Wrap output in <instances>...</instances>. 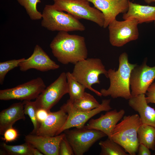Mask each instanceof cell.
<instances>
[{"mask_svg": "<svg viewBox=\"0 0 155 155\" xmlns=\"http://www.w3.org/2000/svg\"><path fill=\"white\" fill-rule=\"evenodd\" d=\"M30 150L32 155H44L37 149L35 148L30 145Z\"/></svg>", "mask_w": 155, "mask_h": 155, "instance_id": "obj_34", "label": "cell"}, {"mask_svg": "<svg viewBox=\"0 0 155 155\" xmlns=\"http://www.w3.org/2000/svg\"><path fill=\"white\" fill-rule=\"evenodd\" d=\"M139 23L134 19L119 21L116 19L108 26L109 40L113 46L120 47L127 43L137 40L139 37Z\"/></svg>", "mask_w": 155, "mask_h": 155, "instance_id": "obj_8", "label": "cell"}, {"mask_svg": "<svg viewBox=\"0 0 155 155\" xmlns=\"http://www.w3.org/2000/svg\"><path fill=\"white\" fill-rule=\"evenodd\" d=\"M146 63L145 60L141 65H137L131 72L130 85L132 97L145 94L155 79V66L150 67Z\"/></svg>", "mask_w": 155, "mask_h": 155, "instance_id": "obj_12", "label": "cell"}, {"mask_svg": "<svg viewBox=\"0 0 155 155\" xmlns=\"http://www.w3.org/2000/svg\"><path fill=\"white\" fill-rule=\"evenodd\" d=\"M73 155L74 154L73 150L65 135L60 144L59 155Z\"/></svg>", "mask_w": 155, "mask_h": 155, "instance_id": "obj_29", "label": "cell"}, {"mask_svg": "<svg viewBox=\"0 0 155 155\" xmlns=\"http://www.w3.org/2000/svg\"><path fill=\"white\" fill-rule=\"evenodd\" d=\"M153 154L155 155V153H154Z\"/></svg>", "mask_w": 155, "mask_h": 155, "instance_id": "obj_36", "label": "cell"}, {"mask_svg": "<svg viewBox=\"0 0 155 155\" xmlns=\"http://www.w3.org/2000/svg\"><path fill=\"white\" fill-rule=\"evenodd\" d=\"M122 18L124 20H135L139 24L153 22L155 25V6L141 5L129 1L128 9Z\"/></svg>", "mask_w": 155, "mask_h": 155, "instance_id": "obj_20", "label": "cell"}, {"mask_svg": "<svg viewBox=\"0 0 155 155\" xmlns=\"http://www.w3.org/2000/svg\"><path fill=\"white\" fill-rule=\"evenodd\" d=\"M64 131L75 155H83L97 141L107 136L100 131L88 129L85 126Z\"/></svg>", "mask_w": 155, "mask_h": 155, "instance_id": "obj_7", "label": "cell"}, {"mask_svg": "<svg viewBox=\"0 0 155 155\" xmlns=\"http://www.w3.org/2000/svg\"><path fill=\"white\" fill-rule=\"evenodd\" d=\"M146 99L148 104H155V82H153L148 88L146 93Z\"/></svg>", "mask_w": 155, "mask_h": 155, "instance_id": "obj_31", "label": "cell"}, {"mask_svg": "<svg viewBox=\"0 0 155 155\" xmlns=\"http://www.w3.org/2000/svg\"><path fill=\"white\" fill-rule=\"evenodd\" d=\"M71 73L73 77L86 88L102 96L99 92L92 87L95 84H100L99 76L104 74L108 78V71L101 60L97 58H89L81 60L75 64Z\"/></svg>", "mask_w": 155, "mask_h": 155, "instance_id": "obj_4", "label": "cell"}, {"mask_svg": "<svg viewBox=\"0 0 155 155\" xmlns=\"http://www.w3.org/2000/svg\"><path fill=\"white\" fill-rule=\"evenodd\" d=\"M67 117V113L61 108L57 111H50L45 120L40 123L34 134L49 136L58 135L59 132L65 124Z\"/></svg>", "mask_w": 155, "mask_h": 155, "instance_id": "obj_17", "label": "cell"}, {"mask_svg": "<svg viewBox=\"0 0 155 155\" xmlns=\"http://www.w3.org/2000/svg\"><path fill=\"white\" fill-rule=\"evenodd\" d=\"M68 93L66 73L63 72L36 99L35 102L37 108L44 109L50 112L51 109Z\"/></svg>", "mask_w": 155, "mask_h": 155, "instance_id": "obj_11", "label": "cell"}, {"mask_svg": "<svg viewBox=\"0 0 155 155\" xmlns=\"http://www.w3.org/2000/svg\"><path fill=\"white\" fill-rule=\"evenodd\" d=\"M52 6L60 11H65L75 18L85 19L103 27L104 19L102 13L90 6L87 0H53Z\"/></svg>", "mask_w": 155, "mask_h": 155, "instance_id": "obj_6", "label": "cell"}, {"mask_svg": "<svg viewBox=\"0 0 155 155\" xmlns=\"http://www.w3.org/2000/svg\"><path fill=\"white\" fill-rule=\"evenodd\" d=\"M1 146L5 153L10 155H32L30 145L26 142L17 145H10L3 143Z\"/></svg>", "mask_w": 155, "mask_h": 155, "instance_id": "obj_26", "label": "cell"}, {"mask_svg": "<svg viewBox=\"0 0 155 155\" xmlns=\"http://www.w3.org/2000/svg\"><path fill=\"white\" fill-rule=\"evenodd\" d=\"M119 61L117 70L110 69L107 71L110 82L108 88L102 89L100 92L104 96H110L113 98L121 97L129 100L132 97L130 88V74L137 64L129 62L128 55L126 52L120 55Z\"/></svg>", "mask_w": 155, "mask_h": 155, "instance_id": "obj_2", "label": "cell"}, {"mask_svg": "<svg viewBox=\"0 0 155 155\" xmlns=\"http://www.w3.org/2000/svg\"><path fill=\"white\" fill-rule=\"evenodd\" d=\"M18 3L25 9L27 13L32 20L42 18V13L37 9V5L41 2L40 0H17Z\"/></svg>", "mask_w": 155, "mask_h": 155, "instance_id": "obj_25", "label": "cell"}, {"mask_svg": "<svg viewBox=\"0 0 155 155\" xmlns=\"http://www.w3.org/2000/svg\"><path fill=\"white\" fill-rule=\"evenodd\" d=\"M65 133L54 136L30 134L26 135L25 140L36 148L44 155H59L60 142L65 136Z\"/></svg>", "mask_w": 155, "mask_h": 155, "instance_id": "obj_15", "label": "cell"}, {"mask_svg": "<svg viewBox=\"0 0 155 155\" xmlns=\"http://www.w3.org/2000/svg\"><path fill=\"white\" fill-rule=\"evenodd\" d=\"M23 102L24 113L29 117L33 126V130L30 133L35 134L39 127L40 123L36 118V113L38 109L35 102L25 100Z\"/></svg>", "mask_w": 155, "mask_h": 155, "instance_id": "obj_27", "label": "cell"}, {"mask_svg": "<svg viewBox=\"0 0 155 155\" xmlns=\"http://www.w3.org/2000/svg\"><path fill=\"white\" fill-rule=\"evenodd\" d=\"M49 112L43 108L37 109L36 113V118L40 124L45 120Z\"/></svg>", "mask_w": 155, "mask_h": 155, "instance_id": "obj_32", "label": "cell"}, {"mask_svg": "<svg viewBox=\"0 0 155 155\" xmlns=\"http://www.w3.org/2000/svg\"><path fill=\"white\" fill-rule=\"evenodd\" d=\"M129 106L138 113L142 124L155 128V109L148 105L145 94L132 97L129 100Z\"/></svg>", "mask_w": 155, "mask_h": 155, "instance_id": "obj_18", "label": "cell"}, {"mask_svg": "<svg viewBox=\"0 0 155 155\" xmlns=\"http://www.w3.org/2000/svg\"><path fill=\"white\" fill-rule=\"evenodd\" d=\"M101 150L100 155H128L124 149L120 145L108 138L99 143Z\"/></svg>", "mask_w": 155, "mask_h": 155, "instance_id": "obj_23", "label": "cell"}, {"mask_svg": "<svg viewBox=\"0 0 155 155\" xmlns=\"http://www.w3.org/2000/svg\"><path fill=\"white\" fill-rule=\"evenodd\" d=\"M142 123L139 115L125 116L113 131L111 138L130 155H135L140 145L137 131Z\"/></svg>", "mask_w": 155, "mask_h": 155, "instance_id": "obj_3", "label": "cell"}, {"mask_svg": "<svg viewBox=\"0 0 155 155\" xmlns=\"http://www.w3.org/2000/svg\"><path fill=\"white\" fill-rule=\"evenodd\" d=\"M19 67L22 71L33 69L45 72L58 69L60 66L50 58L40 46L37 44L31 55L21 62Z\"/></svg>", "mask_w": 155, "mask_h": 155, "instance_id": "obj_13", "label": "cell"}, {"mask_svg": "<svg viewBox=\"0 0 155 155\" xmlns=\"http://www.w3.org/2000/svg\"><path fill=\"white\" fill-rule=\"evenodd\" d=\"M125 112L122 109L107 111L98 118L91 119L85 127L88 129L100 131L105 133L108 138L111 139L113 129L123 117Z\"/></svg>", "mask_w": 155, "mask_h": 155, "instance_id": "obj_16", "label": "cell"}, {"mask_svg": "<svg viewBox=\"0 0 155 155\" xmlns=\"http://www.w3.org/2000/svg\"><path fill=\"white\" fill-rule=\"evenodd\" d=\"M69 100L73 108L80 111H90L100 105L93 95L86 92L80 98L72 101Z\"/></svg>", "mask_w": 155, "mask_h": 155, "instance_id": "obj_22", "label": "cell"}, {"mask_svg": "<svg viewBox=\"0 0 155 155\" xmlns=\"http://www.w3.org/2000/svg\"><path fill=\"white\" fill-rule=\"evenodd\" d=\"M46 87L43 80L37 77L10 88L0 90V100H31L36 99Z\"/></svg>", "mask_w": 155, "mask_h": 155, "instance_id": "obj_10", "label": "cell"}, {"mask_svg": "<svg viewBox=\"0 0 155 155\" xmlns=\"http://www.w3.org/2000/svg\"><path fill=\"white\" fill-rule=\"evenodd\" d=\"M50 47L54 56L63 64H75L88 56L85 38L70 34L67 32L59 31L51 42Z\"/></svg>", "mask_w": 155, "mask_h": 155, "instance_id": "obj_1", "label": "cell"}, {"mask_svg": "<svg viewBox=\"0 0 155 155\" xmlns=\"http://www.w3.org/2000/svg\"><path fill=\"white\" fill-rule=\"evenodd\" d=\"M144 1L148 4H150L152 2H155V0H144Z\"/></svg>", "mask_w": 155, "mask_h": 155, "instance_id": "obj_35", "label": "cell"}, {"mask_svg": "<svg viewBox=\"0 0 155 155\" xmlns=\"http://www.w3.org/2000/svg\"><path fill=\"white\" fill-rule=\"evenodd\" d=\"M68 87L69 99L72 101L81 97L85 92L86 88L78 82L73 76L71 73H66Z\"/></svg>", "mask_w": 155, "mask_h": 155, "instance_id": "obj_24", "label": "cell"}, {"mask_svg": "<svg viewBox=\"0 0 155 155\" xmlns=\"http://www.w3.org/2000/svg\"><path fill=\"white\" fill-rule=\"evenodd\" d=\"M87 0L103 13L104 19V28L108 27L119 14L124 13L127 11L129 2V0Z\"/></svg>", "mask_w": 155, "mask_h": 155, "instance_id": "obj_14", "label": "cell"}, {"mask_svg": "<svg viewBox=\"0 0 155 155\" xmlns=\"http://www.w3.org/2000/svg\"><path fill=\"white\" fill-rule=\"evenodd\" d=\"M25 115L23 101L14 103L2 111L0 113V134L3 135L17 121L25 120Z\"/></svg>", "mask_w": 155, "mask_h": 155, "instance_id": "obj_19", "label": "cell"}, {"mask_svg": "<svg viewBox=\"0 0 155 155\" xmlns=\"http://www.w3.org/2000/svg\"><path fill=\"white\" fill-rule=\"evenodd\" d=\"M42 18V26L52 31H83L85 29L84 25L78 19L68 13L55 9L52 5H45Z\"/></svg>", "mask_w": 155, "mask_h": 155, "instance_id": "obj_5", "label": "cell"}, {"mask_svg": "<svg viewBox=\"0 0 155 155\" xmlns=\"http://www.w3.org/2000/svg\"><path fill=\"white\" fill-rule=\"evenodd\" d=\"M139 144H143L150 149L155 150V128L150 125L142 124L137 131Z\"/></svg>", "mask_w": 155, "mask_h": 155, "instance_id": "obj_21", "label": "cell"}, {"mask_svg": "<svg viewBox=\"0 0 155 155\" xmlns=\"http://www.w3.org/2000/svg\"><path fill=\"white\" fill-rule=\"evenodd\" d=\"M26 59L22 58L12 59L0 63V84L2 85L7 73L15 68L19 66L20 64Z\"/></svg>", "mask_w": 155, "mask_h": 155, "instance_id": "obj_28", "label": "cell"}, {"mask_svg": "<svg viewBox=\"0 0 155 155\" xmlns=\"http://www.w3.org/2000/svg\"><path fill=\"white\" fill-rule=\"evenodd\" d=\"M150 149L143 144H140L137 152L138 155H151V153Z\"/></svg>", "mask_w": 155, "mask_h": 155, "instance_id": "obj_33", "label": "cell"}, {"mask_svg": "<svg viewBox=\"0 0 155 155\" xmlns=\"http://www.w3.org/2000/svg\"><path fill=\"white\" fill-rule=\"evenodd\" d=\"M111 101L110 99L103 100L99 107L90 111H82L74 109L68 99L60 108L67 113L68 117L65 124L59 132L58 135L72 127H83L86 122L94 116L102 111L111 110L112 108L110 105Z\"/></svg>", "mask_w": 155, "mask_h": 155, "instance_id": "obj_9", "label": "cell"}, {"mask_svg": "<svg viewBox=\"0 0 155 155\" xmlns=\"http://www.w3.org/2000/svg\"><path fill=\"white\" fill-rule=\"evenodd\" d=\"M3 135L1 139L6 142H10L17 140L19 134L18 131L12 127L7 129Z\"/></svg>", "mask_w": 155, "mask_h": 155, "instance_id": "obj_30", "label": "cell"}]
</instances>
